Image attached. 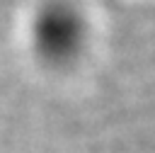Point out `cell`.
<instances>
[{
	"label": "cell",
	"instance_id": "1",
	"mask_svg": "<svg viewBox=\"0 0 155 153\" xmlns=\"http://www.w3.org/2000/svg\"><path fill=\"white\" fill-rule=\"evenodd\" d=\"M34 39L44 56L68 58L82 41V17L70 0H48L34 19Z\"/></svg>",
	"mask_w": 155,
	"mask_h": 153
}]
</instances>
